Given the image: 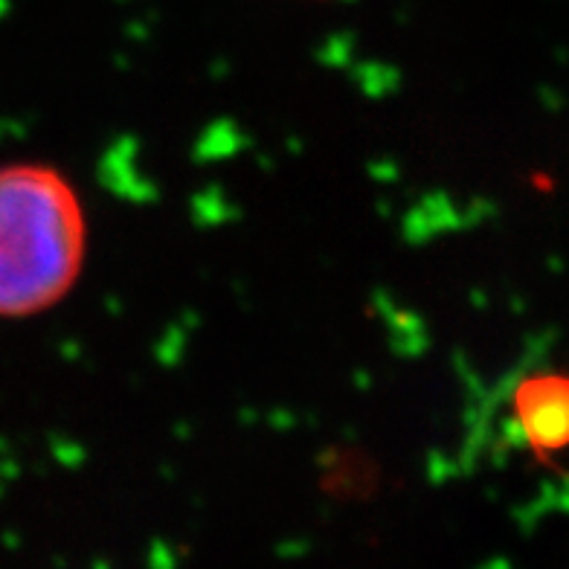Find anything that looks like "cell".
Wrapping results in <instances>:
<instances>
[{"mask_svg": "<svg viewBox=\"0 0 569 569\" xmlns=\"http://www.w3.org/2000/svg\"><path fill=\"white\" fill-rule=\"evenodd\" d=\"M88 256V215L76 186L47 163L0 166V320L56 308Z\"/></svg>", "mask_w": 569, "mask_h": 569, "instance_id": "obj_1", "label": "cell"}, {"mask_svg": "<svg viewBox=\"0 0 569 569\" xmlns=\"http://www.w3.org/2000/svg\"><path fill=\"white\" fill-rule=\"evenodd\" d=\"M511 419L520 445L538 462L569 450V372H532L511 390Z\"/></svg>", "mask_w": 569, "mask_h": 569, "instance_id": "obj_2", "label": "cell"}]
</instances>
